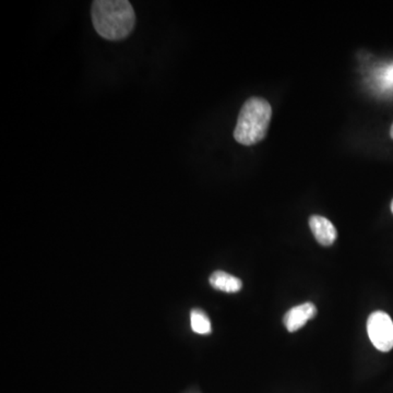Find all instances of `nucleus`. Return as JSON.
Masks as SVG:
<instances>
[{
    "instance_id": "obj_1",
    "label": "nucleus",
    "mask_w": 393,
    "mask_h": 393,
    "mask_svg": "<svg viewBox=\"0 0 393 393\" xmlns=\"http://www.w3.org/2000/svg\"><path fill=\"white\" fill-rule=\"evenodd\" d=\"M91 17L98 35L108 41H120L134 30L136 13L127 0H96Z\"/></svg>"
},
{
    "instance_id": "obj_2",
    "label": "nucleus",
    "mask_w": 393,
    "mask_h": 393,
    "mask_svg": "<svg viewBox=\"0 0 393 393\" xmlns=\"http://www.w3.org/2000/svg\"><path fill=\"white\" fill-rule=\"evenodd\" d=\"M271 116V105L267 100L248 98L239 112L234 138L243 146H253L260 142L267 136Z\"/></svg>"
},
{
    "instance_id": "obj_3",
    "label": "nucleus",
    "mask_w": 393,
    "mask_h": 393,
    "mask_svg": "<svg viewBox=\"0 0 393 393\" xmlns=\"http://www.w3.org/2000/svg\"><path fill=\"white\" fill-rule=\"evenodd\" d=\"M367 332L377 350L389 352L393 348V321L387 312H372L367 320Z\"/></svg>"
},
{
    "instance_id": "obj_4",
    "label": "nucleus",
    "mask_w": 393,
    "mask_h": 393,
    "mask_svg": "<svg viewBox=\"0 0 393 393\" xmlns=\"http://www.w3.org/2000/svg\"><path fill=\"white\" fill-rule=\"evenodd\" d=\"M317 314V308L312 303L302 304L286 312L283 318L284 326L288 332H295L305 326L308 320Z\"/></svg>"
},
{
    "instance_id": "obj_5",
    "label": "nucleus",
    "mask_w": 393,
    "mask_h": 393,
    "mask_svg": "<svg viewBox=\"0 0 393 393\" xmlns=\"http://www.w3.org/2000/svg\"><path fill=\"white\" fill-rule=\"evenodd\" d=\"M309 227L320 245L326 247L331 246L338 239V231L331 221L321 215H312L309 217Z\"/></svg>"
},
{
    "instance_id": "obj_6",
    "label": "nucleus",
    "mask_w": 393,
    "mask_h": 393,
    "mask_svg": "<svg viewBox=\"0 0 393 393\" xmlns=\"http://www.w3.org/2000/svg\"><path fill=\"white\" fill-rule=\"evenodd\" d=\"M210 284L219 291L225 293H237L243 287V283L239 278L224 271H215L210 277Z\"/></svg>"
},
{
    "instance_id": "obj_7",
    "label": "nucleus",
    "mask_w": 393,
    "mask_h": 393,
    "mask_svg": "<svg viewBox=\"0 0 393 393\" xmlns=\"http://www.w3.org/2000/svg\"><path fill=\"white\" fill-rule=\"evenodd\" d=\"M190 324L191 329L195 334H209L211 332V322L203 310H191Z\"/></svg>"
},
{
    "instance_id": "obj_8",
    "label": "nucleus",
    "mask_w": 393,
    "mask_h": 393,
    "mask_svg": "<svg viewBox=\"0 0 393 393\" xmlns=\"http://www.w3.org/2000/svg\"><path fill=\"white\" fill-rule=\"evenodd\" d=\"M390 136H391V138L393 139V124H392V127H391Z\"/></svg>"
},
{
    "instance_id": "obj_9",
    "label": "nucleus",
    "mask_w": 393,
    "mask_h": 393,
    "mask_svg": "<svg viewBox=\"0 0 393 393\" xmlns=\"http://www.w3.org/2000/svg\"><path fill=\"white\" fill-rule=\"evenodd\" d=\"M391 211H392L393 213V200L392 203H391Z\"/></svg>"
}]
</instances>
